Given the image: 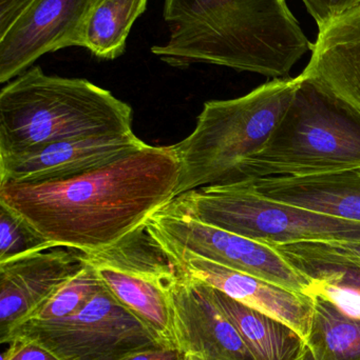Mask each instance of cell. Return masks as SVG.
Wrapping results in <instances>:
<instances>
[{
  "mask_svg": "<svg viewBox=\"0 0 360 360\" xmlns=\"http://www.w3.org/2000/svg\"><path fill=\"white\" fill-rule=\"evenodd\" d=\"M148 0H97L85 23L82 48L97 58L113 60L124 54L131 27Z\"/></svg>",
  "mask_w": 360,
  "mask_h": 360,
  "instance_id": "obj_18",
  "label": "cell"
},
{
  "mask_svg": "<svg viewBox=\"0 0 360 360\" xmlns=\"http://www.w3.org/2000/svg\"><path fill=\"white\" fill-rule=\"evenodd\" d=\"M348 171H360V112L302 73L266 145L221 184Z\"/></svg>",
  "mask_w": 360,
  "mask_h": 360,
  "instance_id": "obj_4",
  "label": "cell"
},
{
  "mask_svg": "<svg viewBox=\"0 0 360 360\" xmlns=\"http://www.w3.org/2000/svg\"><path fill=\"white\" fill-rule=\"evenodd\" d=\"M8 345L1 360H61L37 340L27 336H17Z\"/></svg>",
  "mask_w": 360,
  "mask_h": 360,
  "instance_id": "obj_24",
  "label": "cell"
},
{
  "mask_svg": "<svg viewBox=\"0 0 360 360\" xmlns=\"http://www.w3.org/2000/svg\"><path fill=\"white\" fill-rule=\"evenodd\" d=\"M302 360H315L314 357H313L312 352H311L310 349L308 348L306 350V354L304 355Z\"/></svg>",
  "mask_w": 360,
  "mask_h": 360,
  "instance_id": "obj_29",
  "label": "cell"
},
{
  "mask_svg": "<svg viewBox=\"0 0 360 360\" xmlns=\"http://www.w3.org/2000/svg\"><path fill=\"white\" fill-rule=\"evenodd\" d=\"M186 354L179 348L160 347L127 355L120 360H185Z\"/></svg>",
  "mask_w": 360,
  "mask_h": 360,
  "instance_id": "obj_27",
  "label": "cell"
},
{
  "mask_svg": "<svg viewBox=\"0 0 360 360\" xmlns=\"http://www.w3.org/2000/svg\"><path fill=\"white\" fill-rule=\"evenodd\" d=\"M85 266L84 252L63 247L0 264V342Z\"/></svg>",
  "mask_w": 360,
  "mask_h": 360,
  "instance_id": "obj_12",
  "label": "cell"
},
{
  "mask_svg": "<svg viewBox=\"0 0 360 360\" xmlns=\"http://www.w3.org/2000/svg\"><path fill=\"white\" fill-rule=\"evenodd\" d=\"M17 336L37 340L61 360H120L139 351L167 347L105 287L76 314L23 323L4 344Z\"/></svg>",
  "mask_w": 360,
  "mask_h": 360,
  "instance_id": "obj_8",
  "label": "cell"
},
{
  "mask_svg": "<svg viewBox=\"0 0 360 360\" xmlns=\"http://www.w3.org/2000/svg\"><path fill=\"white\" fill-rule=\"evenodd\" d=\"M146 145L135 133L72 139L0 156V186L54 181L113 162Z\"/></svg>",
  "mask_w": 360,
  "mask_h": 360,
  "instance_id": "obj_13",
  "label": "cell"
},
{
  "mask_svg": "<svg viewBox=\"0 0 360 360\" xmlns=\"http://www.w3.org/2000/svg\"><path fill=\"white\" fill-rule=\"evenodd\" d=\"M318 27L359 6L360 0H302Z\"/></svg>",
  "mask_w": 360,
  "mask_h": 360,
  "instance_id": "obj_25",
  "label": "cell"
},
{
  "mask_svg": "<svg viewBox=\"0 0 360 360\" xmlns=\"http://www.w3.org/2000/svg\"><path fill=\"white\" fill-rule=\"evenodd\" d=\"M181 167L170 147L141 149L82 174L0 186V202L55 247H111L175 197Z\"/></svg>",
  "mask_w": 360,
  "mask_h": 360,
  "instance_id": "obj_1",
  "label": "cell"
},
{
  "mask_svg": "<svg viewBox=\"0 0 360 360\" xmlns=\"http://www.w3.org/2000/svg\"><path fill=\"white\" fill-rule=\"evenodd\" d=\"M309 296L317 295L331 302L340 313L353 319H360V289L340 283L314 281Z\"/></svg>",
  "mask_w": 360,
  "mask_h": 360,
  "instance_id": "obj_23",
  "label": "cell"
},
{
  "mask_svg": "<svg viewBox=\"0 0 360 360\" xmlns=\"http://www.w3.org/2000/svg\"><path fill=\"white\" fill-rule=\"evenodd\" d=\"M209 289L216 304L235 326L255 360H302L306 354L308 342L289 326L213 288Z\"/></svg>",
  "mask_w": 360,
  "mask_h": 360,
  "instance_id": "obj_17",
  "label": "cell"
},
{
  "mask_svg": "<svg viewBox=\"0 0 360 360\" xmlns=\"http://www.w3.org/2000/svg\"><path fill=\"white\" fill-rule=\"evenodd\" d=\"M145 226L163 245L186 250L304 295L312 287V279L294 268L272 245L198 221L169 205L152 214Z\"/></svg>",
  "mask_w": 360,
  "mask_h": 360,
  "instance_id": "obj_9",
  "label": "cell"
},
{
  "mask_svg": "<svg viewBox=\"0 0 360 360\" xmlns=\"http://www.w3.org/2000/svg\"><path fill=\"white\" fill-rule=\"evenodd\" d=\"M328 245L342 255L360 264V241H332Z\"/></svg>",
  "mask_w": 360,
  "mask_h": 360,
  "instance_id": "obj_28",
  "label": "cell"
},
{
  "mask_svg": "<svg viewBox=\"0 0 360 360\" xmlns=\"http://www.w3.org/2000/svg\"><path fill=\"white\" fill-rule=\"evenodd\" d=\"M302 74L360 112V4L319 27Z\"/></svg>",
  "mask_w": 360,
  "mask_h": 360,
  "instance_id": "obj_15",
  "label": "cell"
},
{
  "mask_svg": "<svg viewBox=\"0 0 360 360\" xmlns=\"http://www.w3.org/2000/svg\"><path fill=\"white\" fill-rule=\"evenodd\" d=\"M297 77L275 78L238 98L204 103L192 134L171 146L181 167L175 197L223 182L262 149L289 108Z\"/></svg>",
  "mask_w": 360,
  "mask_h": 360,
  "instance_id": "obj_5",
  "label": "cell"
},
{
  "mask_svg": "<svg viewBox=\"0 0 360 360\" xmlns=\"http://www.w3.org/2000/svg\"><path fill=\"white\" fill-rule=\"evenodd\" d=\"M167 205L198 221L272 247L313 241H360L359 222L277 202L243 182L188 191Z\"/></svg>",
  "mask_w": 360,
  "mask_h": 360,
  "instance_id": "obj_6",
  "label": "cell"
},
{
  "mask_svg": "<svg viewBox=\"0 0 360 360\" xmlns=\"http://www.w3.org/2000/svg\"><path fill=\"white\" fill-rule=\"evenodd\" d=\"M294 268L314 281L340 283L360 289V264L332 249L328 243L275 245Z\"/></svg>",
  "mask_w": 360,
  "mask_h": 360,
  "instance_id": "obj_20",
  "label": "cell"
},
{
  "mask_svg": "<svg viewBox=\"0 0 360 360\" xmlns=\"http://www.w3.org/2000/svg\"><path fill=\"white\" fill-rule=\"evenodd\" d=\"M159 243L186 276L226 294L249 308L283 321L308 342L314 317L312 296L232 270L186 250Z\"/></svg>",
  "mask_w": 360,
  "mask_h": 360,
  "instance_id": "obj_11",
  "label": "cell"
},
{
  "mask_svg": "<svg viewBox=\"0 0 360 360\" xmlns=\"http://www.w3.org/2000/svg\"><path fill=\"white\" fill-rule=\"evenodd\" d=\"M131 133L130 105L87 79L46 75L32 67L0 92V156Z\"/></svg>",
  "mask_w": 360,
  "mask_h": 360,
  "instance_id": "obj_3",
  "label": "cell"
},
{
  "mask_svg": "<svg viewBox=\"0 0 360 360\" xmlns=\"http://www.w3.org/2000/svg\"><path fill=\"white\" fill-rule=\"evenodd\" d=\"M173 309L178 344L188 356L255 360L235 326L216 304L209 285L182 271L173 289Z\"/></svg>",
  "mask_w": 360,
  "mask_h": 360,
  "instance_id": "obj_14",
  "label": "cell"
},
{
  "mask_svg": "<svg viewBox=\"0 0 360 360\" xmlns=\"http://www.w3.org/2000/svg\"><path fill=\"white\" fill-rule=\"evenodd\" d=\"M97 0H35L0 37V82H11L46 53L82 46L85 23Z\"/></svg>",
  "mask_w": 360,
  "mask_h": 360,
  "instance_id": "obj_10",
  "label": "cell"
},
{
  "mask_svg": "<svg viewBox=\"0 0 360 360\" xmlns=\"http://www.w3.org/2000/svg\"><path fill=\"white\" fill-rule=\"evenodd\" d=\"M35 0H0V37L4 35Z\"/></svg>",
  "mask_w": 360,
  "mask_h": 360,
  "instance_id": "obj_26",
  "label": "cell"
},
{
  "mask_svg": "<svg viewBox=\"0 0 360 360\" xmlns=\"http://www.w3.org/2000/svg\"><path fill=\"white\" fill-rule=\"evenodd\" d=\"M239 182L277 202L360 224V171Z\"/></svg>",
  "mask_w": 360,
  "mask_h": 360,
  "instance_id": "obj_16",
  "label": "cell"
},
{
  "mask_svg": "<svg viewBox=\"0 0 360 360\" xmlns=\"http://www.w3.org/2000/svg\"><path fill=\"white\" fill-rule=\"evenodd\" d=\"M84 254L104 287L123 306L144 321L165 346L179 348L173 289L181 271L145 224L111 247Z\"/></svg>",
  "mask_w": 360,
  "mask_h": 360,
  "instance_id": "obj_7",
  "label": "cell"
},
{
  "mask_svg": "<svg viewBox=\"0 0 360 360\" xmlns=\"http://www.w3.org/2000/svg\"><path fill=\"white\" fill-rule=\"evenodd\" d=\"M314 300V317L308 346L315 360H360V319L340 313L319 296Z\"/></svg>",
  "mask_w": 360,
  "mask_h": 360,
  "instance_id": "obj_19",
  "label": "cell"
},
{
  "mask_svg": "<svg viewBox=\"0 0 360 360\" xmlns=\"http://www.w3.org/2000/svg\"><path fill=\"white\" fill-rule=\"evenodd\" d=\"M185 360H200V359H196V357H194V356H188V355H186Z\"/></svg>",
  "mask_w": 360,
  "mask_h": 360,
  "instance_id": "obj_30",
  "label": "cell"
},
{
  "mask_svg": "<svg viewBox=\"0 0 360 360\" xmlns=\"http://www.w3.org/2000/svg\"><path fill=\"white\" fill-rule=\"evenodd\" d=\"M103 289L94 266L86 262L84 269L42 302L25 323L57 321L76 314Z\"/></svg>",
  "mask_w": 360,
  "mask_h": 360,
  "instance_id": "obj_21",
  "label": "cell"
},
{
  "mask_svg": "<svg viewBox=\"0 0 360 360\" xmlns=\"http://www.w3.org/2000/svg\"><path fill=\"white\" fill-rule=\"evenodd\" d=\"M163 16L169 38L151 52L170 67L209 63L287 78L312 50L285 0H165Z\"/></svg>",
  "mask_w": 360,
  "mask_h": 360,
  "instance_id": "obj_2",
  "label": "cell"
},
{
  "mask_svg": "<svg viewBox=\"0 0 360 360\" xmlns=\"http://www.w3.org/2000/svg\"><path fill=\"white\" fill-rule=\"evenodd\" d=\"M54 243L42 236L23 216L0 202V264L53 249Z\"/></svg>",
  "mask_w": 360,
  "mask_h": 360,
  "instance_id": "obj_22",
  "label": "cell"
}]
</instances>
